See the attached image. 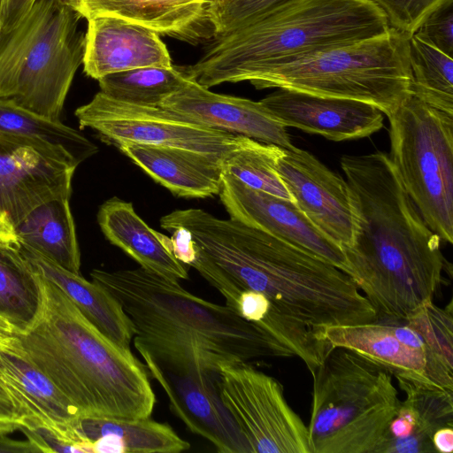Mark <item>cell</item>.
<instances>
[{
    "instance_id": "22",
    "label": "cell",
    "mask_w": 453,
    "mask_h": 453,
    "mask_svg": "<svg viewBox=\"0 0 453 453\" xmlns=\"http://www.w3.org/2000/svg\"><path fill=\"white\" fill-rule=\"evenodd\" d=\"M397 383L405 398L376 453H434V432L453 426V390L415 380Z\"/></svg>"
},
{
    "instance_id": "6",
    "label": "cell",
    "mask_w": 453,
    "mask_h": 453,
    "mask_svg": "<svg viewBox=\"0 0 453 453\" xmlns=\"http://www.w3.org/2000/svg\"><path fill=\"white\" fill-rule=\"evenodd\" d=\"M81 19L64 0H37L15 27L0 31V99L60 121L83 61Z\"/></svg>"
},
{
    "instance_id": "20",
    "label": "cell",
    "mask_w": 453,
    "mask_h": 453,
    "mask_svg": "<svg viewBox=\"0 0 453 453\" xmlns=\"http://www.w3.org/2000/svg\"><path fill=\"white\" fill-rule=\"evenodd\" d=\"M0 381L17 403L20 427L49 426L65 433L87 449L73 428L81 418L79 410L22 354L16 342L10 349H0Z\"/></svg>"
},
{
    "instance_id": "42",
    "label": "cell",
    "mask_w": 453,
    "mask_h": 453,
    "mask_svg": "<svg viewBox=\"0 0 453 453\" xmlns=\"http://www.w3.org/2000/svg\"><path fill=\"white\" fill-rule=\"evenodd\" d=\"M18 331L8 319L0 315V349H10L15 344Z\"/></svg>"
},
{
    "instance_id": "23",
    "label": "cell",
    "mask_w": 453,
    "mask_h": 453,
    "mask_svg": "<svg viewBox=\"0 0 453 453\" xmlns=\"http://www.w3.org/2000/svg\"><path fill=\"white\" fill-rule=\"evenodd\" d=\"M117 148L175 196L205 198L219 194L221 157L175 147L123 143Z\"/></svg>"
},
{
    "instance_id": "5",
    "label": "cell",
    "mask_w": 453,
    "mask_h": 453,
    "mask_svg": "<svg viewBox=\"0 0 453 453\" xmlns=\"http://www.w3.org/2000/svg\"><path fill=\"white\" fill-rule=\"evenodd\" d=\"M389 29L385 14L371 0H302L215 36L203 57L187 70L207 88L248 81L271 68Z\"/></svg>"
},
{
    "instance_id": "28",
    "label": "cell",
    "mask_w": 453,
    "mask_h": 453,
    "mask_svg": "<svg viewBox=\"0 0 453 453\" xmlns=\"http://www.w3.org/2000/svg\"><path fill=\"white\" fill-rule=\"evenodd\" d=\"M0 133L47 146L77 166L98 150L77 130L24 109L10 100L0 99Z\"/></svg>"
},
{
    "instance_id": "40",
    "label": "cell",
    "mask_w": 453,
    "mask_h": 453,
    "mask_svg": "<svg viewBox=\"0 0 453 453\" xmlns=\"http://www.w3.org/2000/svg\"><path fill=\"white\" fill-rule=\"evenodd\" d=\"M40 449L30 441H19L0 434V453H39Z\"/></svg>"
},
{
    "instance_id": "26",
    "label": "cell",
    "mask_w": 453,
    "mask_h": 453,
    "mask_svg": "<svg viewBox=\"0 0 453 453\" xmlns=\"http://www.w3.org/2000/svg\"><path fill=\"white\" fill-rule=\"evenodd\" d=\"M73 428L94 453H179L190 448L168 425L150 418L84 417Z\"/></svg>"
},
{
    "instance_id": "41",
    "label": "cell",
    "mask_w": 453,
    "mask_h": 453,
    "mask_svg": "<svg viewBox=\"0 0 453 453\" xmlns=\"http://www.w3.org/2000/svg\"><path fill=\"white\" fill-rule=\"evenodd\" d=\"M432 442L435 452L451 453L453 451V426H444L435 431Z\"/></svg>"
},
{
    "instance_id": "2",
    "label": "cell",
    "mask_w": 453,
    "mask_h": 453,
    "mask_svg": "<svg viewBox=\"0 0 453 453\" xmlns=\"http://www.w3.org/2000/svg\"><path fill=\"white\" fill-rule=\"evenodd\" d=\"M356 211L348 275L377 320H403L431 302L442 280L441 239L424 221L384 152L340 160Z\"/></svg>"
},
{
    "instance_id": "39",
    "label": "cell",
    "mask_w": 453,
    "mask_h": 453,
    "mask_svg": "<svg viewBox=\"0 0 453 453\" xmlns=\"http://www.w3.org/2000/svg\"><path fill=\"white\" fill-rule=\"evenodd\" d=\"M19 428L17 403L7 388L0 381V434L7 435Z\"/></svg>"
},
{
    "instance_id": "34",
    "label": "cell",
    "mask_w": 453,
    "mask_h": 453,
    "mask_svg": "<svg viewBox=\"0 0 453 453\" xmlns=\"http://www.w3.org/2000/svg\"><path fill=\"white\" fill-rule=\"evenodd\" d=\"M452 312L451 301L445 308H441L431 301L418 306L403 319L414 328L431 349L451 367H453Z\"/></svg>"
},
{
    "instance_id": "25",
    "label": "cell",
    "mask_w": 453,
    "mask_h": 453,
    "mask_svg": "<svg viewBox=\"0 0 453 453\" xmlns=\"http://www.w3.org/2000/svg\"><path fill=\"white\" fill-rule=\"evenodd\" d=\"M18 244L35 271L57 284L98 330L120 347L130 349L134 336V325L109 291L59 266L22 242L18 241Z\"/></svg>"
},
{
    "instance_id": "8",
    "label": "cell",
    "mask_w": 453,
    "mask_h": 453,
    "mask_svg": "<svg viewBox=\"0 0 453 453\" xmlns=\"http://www.w3.org/2000/svg\"><path fill=\"white\" fill-rule=\"evenodd\" d=\"M408 39L390 27L384 35L271 68L248 81L257 89L363 101L388 116L411 93Z\"/></svg>"
},
{
    "instance_id": "17",
    "label": "cell",
    "mask_w": 453,
    "mask_h": 453,
    "mask_svg": "<svg viewBox=\"0 0 453 453\" xmlns=\"http://www.w3.org/2000/svg\"><path fill=\"white\" fill-rule=\"evenodd\" d=\"M160 106L201 126L283 149L294 147L287 127L260 101L218 94L194 79L165 98Z\"/></svg>"
},
{
    "instance_id": "36",
    "label": "cell",
    "mask_w": 453,
    "mask_h": 453,
    "mask_svg": "<svg viewBox=\"0 0 453 453\" xmlns=\"http://www.w3.org/2000/svg\"><path fill=\"white\" fill-rule=\"evenodd\" d=\"M413 34L453 57V0L443 1L430 12Z\"/></svg>"
},
{
    "instance_id": "24",
    "label": "cell",
    "mask_w": 453,
    "mask_h": 453,
    "mask_svg": "<svg viewBox=\"0 0 453 453\" xmlns=\"http://www.w3.org/2000/svg\"><path fill=\"white\" fill-rule=\"evenodd\" d=\"M97 222L105 238L150 272L173 280H188L187 265L174 255L172 238L150 227L132 203L111 197L99 208Z\"/></svg>"
},
{
    "instance_id": "37",
    "label": "cell",
    "mask_w": 453,
    "mask_h": 453,
    "mask_svg": "<svg viewBox=\"0 0 453 453\" xmlns=\"http://www.w3.org/2000/svg\"><path fill=\"white\" fill-rule=\"evenodd\" d=\"M41 452L84 453L82 448L65 433L45 425H33L19 429Z\"/></svg>"
},
{
    "instance_id": "21",
    "label": "cell",
    "mask_w": 453,
    "mask_h": 453,
    "mask_svg": "<svg viewBox=\"0 0 453 453\" xmlns=\"http://www.w3.org/2000/svg\"><path fill=\"white\" fill-rule=\"evenodd\" d=\"M81 18L108 16L179 40L195 42L214 35L207 0H64Z\"/></svg>"
},
{
    "instance_id": "16",
    "label": "cell",
    "mask_w": 453,
    "mask_h": 453,
    "mask_svg": "<svg viewBox=\"0 0 453 453\" xmlns=\"http://www.w3.org/2000/svg\"><path fill=\"white\" fill-rule=\"evenodd\" d=\"M138 352L149 375L167 395L170 410L191 433L211 441L219 453H249L220 398L217 385L219 373L178 374L159 365L148 353Z\"/></svg>"
},
{
    "instance_id": "31",
    "label": "cell",
    "mask_w": 453,
    "mask_h": 453,
    "mask_svg": "<svg viewBox=\"0 0 453 453\" xmlns=\"http://www.w3.org/2000/svg\"><path fill=\"white\" fill-rule=\"evenodd\" d=\"M410 92L453 115V60L415 34L409 35Z\"/></svg>"
},
{
    "instance_id": "15",
    "label": "cell",
    "mask_w": 453,
    "mask_h": 453,
    "mask_svg": "<svg viewBox=\"0 0 453 453\" xmlns=\"http://www.w3.org/2000/svg\"><path fill=\"white\" fill-rule=\"evenodd\" d=\"M219 196L231 219L304 250L348 274L342 249L316 227L295 202L251 188L226 172Z\"/></svg>"
},
{
    "instance_id": "14",
    "label": "cell",
    "mask_w": 453,
    "mask_h": 453,
    "mask_svg": "<svg viewBox=\"0 0 453 453\" xmlns=\"http://www.w3.org/2000/svg\"><path fill=\"white\" fill-rule=\"evenodd\" d=\"M277 171L293 201L312 224L341 248L349 246L356 211L347 181L295 146L282 149Z\"/></svg>"
},
{
    "instance_id": "35",
    "label": "cell",
    "mask_w": 453,
    "mask_h": 453,
    "mask_svg": "<svg viewBox=\"0 0 453 453\" xmlns=\"http://www.w3.org/2000/svg\"><path fill=\"white\" fill-rule=\"evenodd\" d=\"M385 14L389 27L413 34L425 17L445 0H371Z\"/></svg>"
},
{
    "instance_id": "4",
    "label": "cell",
    "mask_w": 453,
    "mask_h": 453,
    "mask_svg": "<svg viewBox=\"0 0 453 453\" xmlns=\"http://www.w3.org/2000/svg\"><path fill=\"white\" fill-rule=\"evenodd\" d=\"M35 273L40 304L33 321L18 331L22 354L81 418H150L156 395L145 364L98 330L57 284Z\"/></svg>"
},
{
    "instance_id": "7",
    "label": "cell",
    "mask_w": 453,
    "mask_h": 453,
    "mask_svg": "<svg viewBox=\"0 0 453 453\" xmlns=\"http://www.w3.org/2000/svg\"><path fill=\"white\" fill-rule=\"evenodd\" d=\"M311 374V453H376L401 402L392 374L340 347Z\"/></svg>"
},
{
    "instance_id": "11",
    "label": "cell",
    "mask_w": 453,
    "mask_h": 453,
    "mask_svg": "<svg viewBox=\"0 0 453 453\" xmlns=\"http://www.w3.org/2000/svg\"><path fill=\"white\" fill-rule=\"evenodd\" d=\"M217 385L249 453H311L308 428L278 380L242 362L222 368Z\"/></svg>"
},
{
    "instance_id": "30",
    "label": "cell",
    "mask_w": 453,
    "mask_h": 453,
    "mask_svg": "<svg viewBox=\"0 0 453 453\" xmlns=\"http://www.w3.org/2000/svg\"><path fill=\"white\" fill-rule=\"evenodd\" d=\"M192 79L187 66L142 67L108 74L98 80L100 91L126 103L160 106L165 98Z\"/></svg>"
},
{
    "instance_id": "9",
    "label": "cell",
    "mask_w": 453,
    "mask_h": 453,
    "mask_svg": "<svg viewBox=\"0 0 453 453\" xmlns=\"http://www.w3.org/2000/svg\"><path fill=\"white\" fill-rule=\"evenodd\" d=\"M390 160L426 224L453 242V115L409 94L387 116Z\"/></svg>"
},
{
    "instance_id": "38",
    "label": "cell",
    "mask_w": 453,
    "mask_h": 453,
    "mask_svg": "<svg viewBox=\"0 0 453 453\" xmlns=\"http://www.w3.org/2000/svg\"><path fill=\"white\" fill-rule=\"evenodd\" d=\"M37 0H0V31L15 27L32 9Z\"/></svg>"
},
{
    "instance_id": "27",
    "label": "cell",
    "mask_w": 453,
    "mask_h": 453,
    "mask_svg": "<svg viewBox=\"0 0 453 453\" xmlns=\"http://www.w3.org/2000/svg\"><path fill=\"white\" fill-rule=\"evenodd\" d=\"M69 200L56 197L36 206L16 226L15 236L59 266L81 274V253Z\"/></svg>"
},
{
    "instance_id": "33",
    "label": "cell",
    "mask_w": 453,
    "mask_h": 453,
    "mask_svg": "<svg viewBox=\"0 0 453 453\" xmlns=\"http://www.w3.org/2000/svg\"><path fill=\"white\" fill-rule=\"evenodd\" d=\"M302 0H207L206 18L214 36L252 23Z\"/></svg>"
},
{
    "instance_id": "12",
    "label": "cell",
    "mask_w": 453,
    "mask_h": 453,
    "mask_svg": "<svg viewBox=\"0 0 453 453\" xmlns=\"http://www.w3.org/2000/svg\"><path fill=\"white\" fill-rule=\"evenodd\" d=\"M76 167L47 146L0 133V240H17L16 226L39 204L71 197Z\"/></svg>"
},
{
    "instance_id": "3",
    "label": "cell",
    "mask_w": 453,
    "mask_h": 453,
    "mask_svg": "<svg viewBox=\"0 0 453 453\" xmlns=\"http://www.w3.org/2000/svg\"><path fill=\"white\" fill-rule=\"evenodd\" d=\"M91 280L122 305L134 328V346L178 374H218L225 366L292 352L231 307L198 297L178 280L142 267L94 269Z\"/></svg>"
},
{
    "instance_id": "19",
    "label": "cell",
    "mask_w": 453,
    "mask_h": 453,
    "mask_svg": "<svg viewBox=\"0 0 453 453\" xmlns=\"http://www.w3.org/2000/svg\"><path fill=\"white\" fill-rule=\"evenodd\" d=\"M157 32L113 17L88 19L83 71L99 80L127 70L173 65L166 45Z\"/></svg>"
},
{
    "instance_id": "29",
    "label": "cell",
    "mask_w": 453,
    "mask_h": 453,
    "mask_svg": "<svg viewBox=\"0 0 453 453\" xmlns=\"http://www.w3.org/2000/svg\"><path fill=\"white\" fill-rule=\"evenodd\" d=\"M39 304L36 273L18 241L0 240V315L20 331L33 321Z\"/></svg>"
},
{
    "instance_id": "18",
    "label": "cell",
    "mask_w": 453,
    "mask_h": 453,
    "mask_svg": "<svg viewBox=\"0 0 453 453\" xmlns=\"http://www.w3.org/2000/svg\"><path fill=\"white\" fill-rule=\"evenodd\" d=\"M260 102L284 127L333 141L366 137L383 127V112L363 101L279 88Z\"/></svg>"
},
{
    "instance_id": "13",
    "label": "cell",
    "mask_w": 453,
    "mask_h": 453,
    "mask_svg": "<svg viewBox=\"0 0 453 453\" xmlns=\"http://www.w3.org/2000/svg\"><path fill=\"white\" fill-rule=\"evenodd\" d=\"M331 347L352 350L378 364L396 380H415L453 390V367L404 320L374 322L313 330Z\"/></svg>"
},
{
    "instance_id": "10",
    "label": "cell",
    "mask_w": 453,
    "mask_h": 453,
    "mask_svg": "<svg viewBox=\"0 0 453 453\" xmlns=\"http://www.w3.org/2000/svg\"><path fill=\"white\" fill-rule=\"evenodd\" d=\"M81 128L96 131L101 140L123 143L175 147L224 159L247 137L198 125L162 108L129 104L101 91L75 110Z\"/></svg>"
},
{
    "instance_id": "32",
    "label": "cell",
    "mask_w": 453,
    "mask_h": 453,
    "mask_svg": "<svg viewBox=\"0 0 453 453\" xmlns=\"http://www.w3.org/2000/svg\"><path fill=\"white\" fill-rule=\"evenodd\" d=\"M282 149L247 137L223 159V171L251 188L293 201L277 171Z\"/></svg>"
},
{
    "instance_id": "1",
    "label": "cell",
    "mask_w": 453,
    "mask_h": 453,
    "mask_svg": "<svg viewBox=\"0 0 453 453\" xmlns=\"http://www.w3.org/2000/svg\"><path fill=\"white\" fill-rule=\"evenodd\" d=\"M160 226L170 233H187L194 253L189 266L223 296L226 304L240 291H257L312 331L377 320L347 273L263 230L194 208L163 216Z\"/></svg>"
}]
</instances>
